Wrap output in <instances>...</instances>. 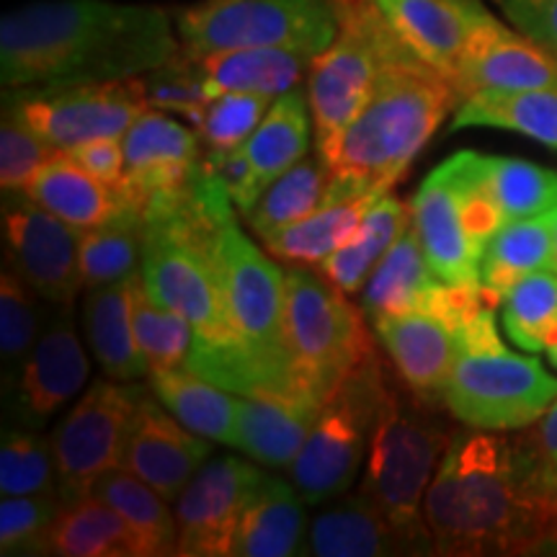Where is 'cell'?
I'll return each instance as SVG.
<instances>
[{
	"label": "cell",
	"instance_id": "obj_1",
	"mask_svg": "<svg viewBox=\"0 0 557 557\" xmlns=\"http://www.w3.org/2000/svg\"><path fill=\"white\" fill-rule=\"evenodd\" d=\"M423 511L436 555H557V493L524 436L451 434Z\"/></svg>",
	"mask_w": 557,
	"mask_h": 557
},
{
	"label": "cell",
	"instance_id": "obj_2",
	"mask_svg": "<svg viewBox=\"0 0 557 557\" xmlns=\"http://www.w3.org/2000/svg\"><path fill=\"white\" fill-rule=\"evenodd\" d=\"M178 32L156 5L47 0L5 13L0 24L3 88L122 81L178 52Z\"/></svg>",
	"mask_w": 557,
	"mask_h": 557
},
{
	"label": "cell",
	"instance_id": "obj_3",
	"mask_svg": "<svg viewBox=\"0 0 557 557\" xmlns=\"http://www.w3.org/2000/svg\"><path fill=\"white\" fill-rule=\"evenodd\" d=\"M459 103L447 75L418 54L393 60L372 94L323 160L331 169L329 194L382 197L406 176L418 152Z\"/></svg>",
	"mask_w": 557,
	"mask_h": 557
},
{
	"label": "cell",
	"instance_id": "obj_4",
	"mask_svg": "<svg viewBox=\"0 0 557 557\" xmlns=\"http://www.w3.org/2000/svg\"><path fill=\"white\" fill-rule=\"evenodd\" d=\"M459 357L442 403L468 429H532L557 403V377L529 354H513L498 333L496 305H485L459 331Z\"/></svg>",
	"mask_w": 557,
	"mask_h": 557
},
{
	"label": "cell",
	"instance_id": "obj_5",
	"mask_svg": "<svg viewBox=\"0 0 557 557\" xmlns=\"http://www.w3.org/2000/svg\"><path fill=\"white\" fill-rule=\"evenodd\" d=\"M449 438L423 400H406L387 382L359 493L393 521L413 555H436L423 504Z\"/></svg>",
	"mask_w": 557,
	"mask_h": 557
},
{
	"label": "cell",
	"instance_id": "obj_6",
	"mask_svg": "<svg viewBox=\"0 0 557 557\" xmlns=\"http://www.w3.org/2000/svg\"><path fill=\"white\" fill-rule=\"evenodd\" d=\"M336 39L315 54L308 75V99L320 158L329 156L364 107L382 70L413 52L382 16L374 0H336Z\"/></svg>",
	"mask_w": 557,
	"mask_h": 557
},
{
	"label": "cell",
	"instance_id": "obj_7",
	"mask_svg": "<svg viewBox=\"0 0 557 557\" xmlns=\"http://www.w3.org/2000/svg\"><path fill=\"white\" fill-rule=\"evenodd\" d=\"M423 253L451 287H480L485 243L504 225L480 181V152L459 150L429 173L410 201Z\"/></svg>",
	"mask_w": 557,
	"mask_h": 557
},
{
	"label": "cell",
	"instance_id": "obj_8",
	"mask_svg": "<svg viewBox=\"0 0 557 557\" xmlns=\"http://www.w3.org/2000/svg\"><path fill=\"white\" fill-rule=\"evenodd\" d=\"M220 284L233 336L289 398H315L299 380L287 344V271H282L235 218L222 222L218 238ZM320 400V398H318Z\"/></svg>",
	"mask_w": 557,
	"mask_h": 557
},
{
	"label": "cell",
	"instance_id": "obj_9",
	"mask_svg": "<svg viewBox=\"0 0 557 557\" xmlns=\"http://www.w3.org/2000/svg\"><path fill=\"white\" fill-rule=\"evenodd\" d=\"M385 389L387 372L380 354L372 351L323 403L308 442L289 465L292 485L305 504H325L354 485L372 442Z\"/></svg>",
	"mask_w": 557,
	"mask_h": 557
},
{
	"label": "cell",
	"instance_id": "obj_10",
	"mask_svg": "<svg viewBox=\"0 0 557 557\" xmlns=\"http://www.w3.org/2000/svg\"><path fill=\"white\" fill-rule=\"evenodd\" d=\"M364 310L329 278L302 267L287 269V344L299 380L320 400L377 351L369 341Z\"/></svg>",
	"mask_w": 557,
	"mask_h": 557
},
{
	"label": "cell",
	"instance_id": "obj_11",
	"mask_svg": "<svg viewBox=\"0 0 557 557\" xmlns=\"http://www.w3.org/2000/svg\"><path fill=\"white\" fill-rule=\"evenodd\" d=\"M186 52L292 47L320 54L338 34L336 0H199L176 16Z\"/></svg>",
	"mask_w": 557,
	"mask_h": 557
},
{
	"label": "cell",
	"instance_id": "obj_12",
	"mask_svg": "<svg viewBox=\"0 0 557 557\" xmlns=\"http://www.w3.org/2000/svg\"><path fill=\"white\" fill-rule=\"evenodd\" d=\"M148 109L143 78L45 83L5 88L3 114L58 150L99 137H122Z\"/></svg>",
	"mask_w": 557,
	"mask_h": 557
},
{
	"label": "cell",
	"instance_id": "obj_13",
	"mask_svg": "<svg viewBox=\"0 0 557 557\" xmlns=\"http://www.w3.org/2000/svg\"><path fill=\"white\" fill-rule=\"evenodd\" d=\"M150 387L137 382L96 380L75 408L52 431L62 506L94 493L96 480L122 468L135 416Z\"/></svg>",
	"mask_w": 557,
	"mask_h": 557
},
{
	"label": "cell",
	"instance_id": "obj_14",
	"mask_svg": "<svg viewBox=\"0 0 557 557\" xmlns=\"http://www.w3.org/2000/svg\"><path fill=\"white\" fill-rule=\"evenodd\" d=\"M5 261L34 295L73 308L83 287L81 233L24 191L3 194Z\"/></svg>",
	"mask_w": 557,
	"mask_h": 557
},
{
	"label": "cell",
	"instance_id": "obj_15",
	"mask_svg": "<svg viewBox=\"0 0 557 557\" xmlns=\"http://www.w3.org/2000/svg\"><path fill=\"white\" fill-rule=\"evenodd\" d=\"M256 465L233 455L201 465L176 500L181 557L230 555L243 511L267 478Z\"/></svg>",
	"mask_w": 557,
	"mask_h": 557
},
{
	"label": "cell",
	"instance_id": "obj_16",
	"mask_svg": "<svg viewBox=\"0 0 557 557\" xmlns=\"http://www.w3.org/2000/svg\"><path fill=\"white\" fill-rule=\"evenodd\" d=\"M67 310L62 308L60 318L39 333L37 346L11 389V418L16 426L39 431L86 387L90 364Z\"/></svg>",
	"mask_w": 557,
	"mask_h": 557
},
{
	"label": "cell",
	"instance_id": "obj_17",
	"mask_svg": "<svg viewBox=\"0 0 557 557\" xmlns=\"http://www.w3.org/2000/svg\"><path fill=\"white\" fill-rule=\"evenodd\" d=\"M150 393L145 395L135 416L122 468L143 478L165 500H178L189 480L212 455L214 442L186 429L163 403H156Z\"/></svg>",
	"mask_w": 557,
	"mask_h": 557
},
{
	"label": "cell",
	"instance_id": "obj_18",
	"mask_svg": "<svg viewBox=\"0 0 557 557\" xmlns=\"http://www.w3.org/2000/svg\"><path fill=\"white\" fill-rule=\"evenodd\" d=\"M395 372L413 398L442 403L451 367L459 357V325L436 312H395L372 323Z\"/></svg>",
	"mask_w": 557,
	"mask_h": 557
},
{
	"label": "cell",
	"instance_id": "obj_19",
	"mask_svg": "<svg viewBox=\"0 0 557 557\" xmlns=\"http://www.w3.org/2000/svg\"><path fill=\"white\" fill-rule=\"evenodd\" d=\"M459 101L480 90L557 88V60L537 41L508 29L496 16L472 34L451 75Z\"/></svg>",
	"mask_w": 557,
	"mask_h": 557
},
{
	"label": "cell",
	"instance_id": "obj_20",
	"mask_svg": "<svg viewBox=\"0 0 557 557\" xmlns=\"http://www.w3.org/2000/svg\"><path fill=\"white\" fill-rule=\"evenodd\" d=\"M124 191L143 209L156 194L181 189L197 173L199 137L184 124L165 116L160 109H145L122 135Z\"/></svg>",
	"mask_w": 557,
	"mask_h": 557
},
{
	"label": "cell",
	"instance_id": "obj_21",
	"mask_svg": "<svg viewBox=\"0 0 557 557\" xmlns=\"http://www.w3.org/2000/svg\"><path fill=\"white\" fill-rule=\"evenodd\" d=\"M398 37L451 81L472 34L493 16L480 0H374Z\"/></svg>",
	"mask_w": 557,
	"mask_h": 557
},
{
	"label": "cell",
	"instance_id": "obj_22",
	"mask_svg": "<svg viewBox=\"0 0 557 557\" xmlns=\"http://www.w3.org/2000/svg\"><path fill=\"white\" fill-rule=\"evenodd\" d=\"M323 408L318 398H243L235 403V444L243 455L267 468H289L308 442Z\"/></svg>",
	"mask_w": 557,
	"mask_h": 557
},
{
	"label": "cell",
	"instance_id": "obj_23",
	"mask_svg": "<svg viewBox=\"0 0 557 557\" xmlns=\"http://www.w3.org/2000/svg\"><path fill=\"white\" fill-rule=\"evenodd\" d=\"M24 194L78 233L107 225L139 207L124 189H114L90 176L81 163L67 156V150L54 152V158L41 165Z\"/></svg>",
	"mask_w": 557,
	"mask_h": 557
},
{
	"label": "cell",
	"instance_id": "obj_24",
	"mask_svg": "<svg viewBox=\"0 0 557 557\" xmlns=\"http://www.w3.org/2000/svg\"><path fill=\"white\" fill-rule=\"evenodd\" d=\"M310 99L299 88L276 96L263 122L240 145L248 163V189L240 212H248L263 191L310 150Z\"/></svg>",
	"mask_w": 557,
	"mask_h": 557
},
{
	"label": "cell",
	"instance_id": "obj_25",
	"mask_svg": "<svg viewBox=\"0 0 557 557\" xmlns=\"http://www.w3.org/2000/svg\"><path fill=\"white\" fill-rule=\"evenodd\" d=\"M302 555L380 557L413 555L408 542L367 496H344L323 508L308 527Z\"/></svg>",
	"mask_w": 557,
	"mask_h": 557
},
{
	"label": "cell",
	"instance_id": "obj_26",
	"mask_svg": "<svg viewBox=\"0 0 557 557\" xmlns=\"http://www.w3.org/2000/svg\"><path fill=\"white\" fill-rule=\"evenodd\" d=\"M442 278L423 253L413 222L393 243L361 289V310L369 323L395 312H423L442 289Z\"/></svg>",
	"mask_w": 557,
	"mask_h": 557
},
{
	"label": "cell",
	"instance_id": "obj_27",
	"mask_svg": "<svg viewBox=\"0 0 557 557\" xmlns=\"http://www.w3.org/2000/svg\"><path fill=\"white\" fill-rule=\"evenodd\" d=\"M305 500L295 485L284 480L263 478L250 496L246 511L235 529L230 555L238 557H289L302 555Z\"/></svg>",
	"mask_w": 557,
	"mask_h": 557
},
{
	"label": "cell",
	"instance_id": "obj_28",
	"mask_svg": "<svg viewBox=\"0 0 557 557\" xmlns=\"http://www.w3.org/2000/svg\"><path fill=\"white\" fill-rule=\"evenodd\" d=\"M555 209L537 218L506 222L485 243L480 289L496 308L521 278L534 271L555 269Z\"/></svg>",
	"mask_w": 557,
	"mask_h": 557
},
{
	"label": "cell",
	"instance_id": "obj_29",
	"mask_svg": "<svg viewBox=\"0 0 557 557\" xmlns=\"http://www.w3.org/2000/svg\"><path fill=\"white\" fill-rule=\"evenodd\" d=\"M129 278L88 289L83 299V329L94 359L107 377L120 382H137L150 374L132 325Z\"/></svg>",
	"mask_w": 557,
	"mask_h": 557
},
{
	"label": "cell",
	"instance_id": "obj_30",
	"mask_svg": "<svg viewBox=\"0 0 557 557\" xmlns=\"http://www.w3.org/2000/svg\"><path fill=\"white\" fill-rule=\"evenodd\" d=\"M199 60L214 96L225 90H246L276 99L308 78L315 54L292 47H248L212 52Z\"/></svg>",
	"mask_w": 557,
	"mask_h": 557
},
{
	"label": "cell",
	"instance_id": "obj_31",
	"mask_svg": "<svg viewBox=\"0 0 557 557\" xmlns=\"http://www.w3.org/2000/svg\"><path fill=\"white\" fill-rule=\"evenodd\" d=\"M493 127L519 132L557 150V88L480 90L457 103L449 132Z\"/></svg>",
	"mask_w": 557,
	"mask_h": 557
},
{
	"label": "cell",
	"instance_id": "obj_32",
	"mask_svg": "<svg viewBox=\"0 0 557 557\" xmlns=\"http://www.w3.org/2000/svg\"><path fill=\"white\" fill-rule=\"evenodd\" d=\"M50 555L152 557L150 547L127 524V519L96 496L60 508L50 532Z\"/></svg>",
	"mask_w": 557,
	"mask_h": 557
},
{
	"label": "cell",
	"instance_id": "obj_33",
	"mask_svg": "<svg viewBox=\"0 0 557 557\" xmlns=\"http://www.w3.org/2000/svg\"><path fill=\"white\" fill-rule=\"evenodd\" d=\"M410 225V207L403 205L393 194H382L372 207L367 209L361 225L344 246L333 250L323 263H318L323 276L336 284L341 292L354 295L364 289L369 274L377 267L382 256L393 248V243L406 233Z\"/></svg>",
	"mask_w": 557,
	"mask_h": 557
},
{
	"label": "cell",
	"instance_id": "obj_34",
	"mask_svg": "<svg viewBox=\"0 0 557 557\" xmlns=\"http://www.w3.org/2000/svg\"><path fill=\"white\" fill-rule=\"evenodd\" d=\"M380 197H336L325 191V201L305 220L287 225L263 238V246L276 259L292 263H323L333 250L351 238L367 209Z\"/></svg>",
	"mask_w": 557,
	"mask_h": 557
},
{
	"label": "cell",
	"instance_id": "obj_35",
	"mask_svg": "<svg viewBox=\"0 0 557 557\" xmlns=\"http://www.w3.org/2000/svg\"><path fill=\"white\" fill-rule=\"evenodd\" d=\"M152 395L194 434L214 444H235V403L225 389L186 367L150 374Z\"/></svg>",
	"mask_w": 557,
	"mask_h": 557
},
{
	"label": "cell",
	"instance_id": "obj_36",
	"mask_svg": "<svg viewBox=\"0 0 557 557\" xmlns=\"http://www.w3.org/2000/svg\"><path fill=\"white\" fill-rule=\"evenodd\" d=\"M90 496L107 500L114 511H120L127 524L145 540L152 557L178 555V524L169 508L171 500H165L156 487H150L135 472L127 468L109 470L107 475L96 480Z\"/></svg>",
	"mask_w": 557,
	"mask_h": 557
},
{
	"label": "cell",
	"instance_id": "obj_37",
	"mask_svg": "<svg viewBox=\"0 0 557 557\" xmlns=\"http://www.w3.org/2000/svg\"><path fill=\"white\" fill-rule=\"evenodd\" d=\"M480 181L504 225L557 207V171L532 160L480 156Z\"/></svg>",
	"mask_w": 557,
	"mask_h": 557
},
{
	"label": "cell",
	"instance_id": "obj_38",
	"mask_svg": "<svg viewBox=\"0 0 557 557\" xmlns=\"http://www.w3.org/2000/svg\"><path fill=\"white\" fill-rule=\"evenodd\" d=\"M331 169L323 158L305 156L297 165L278 176L274 184L263 191V197L256 201L248 212H243L248 227L263 240L276 230L295 225L325 201L329 191Z\"/></svg>",
	"mask_w": 557,
	"mask_h": 557
},
{
	"label": "cell",
	"instance_id": "obj_39",
	"mask_svg": "<svg viewBox=\"0 0 557 557\" xmlns=\"http://www.w3.org/2000/svg\"><path fill=\"white\" fill-rule=\"evenodd\" d=\"M143 240L145 214L139 207L107 225L81 233L83 287H103L137 274V267L143 263Z\"/></svg>",
	"mask_w": 557,
	"mask_h": 557
},
{
	"label": "cell",
	"instance_id": "obj_40",
	"mask_svg": "<svg viewBox=\"0 0 557 557\" xmlns=\"http://www.w3.org/2000/svg\"><path fill=\"white\" fill-rule=\"evenodd\" d=\"M129 308L139 351L148 361L150 374L184 367L194 346V325L181 312L152 299L139 271L129 278Z\"/></svg>",
	"mask_w": 557,
	"mask_h": 557
},
{
	"label": "cell",
	"instance_id": "obj_41",
	"mask_svg": "<svg viewBox=\"0 0 557 557\" xmlns=\"http://www.w3.org/2000/svg\"><path fill=\"white\" fill-rule=\"evenodd\" d=\"M557 323V269L534 271L500 299V325L521 351H545V336Z\"/></svg>",
	"mask_w": 557,
	"mask_h": 557
},
{
	"label": "cell",
	"instance_id": "obj_42",
	"mask_svg": "<svg viewBox=\"0 0 557 557\" xmlns=\"http://www.w3.org/2000/svg\"><path fill=\"white\" fill-rule=\"evenodd\" d=\"M39 341V310L32 287L16 271L0 274V361H3V389L11 393L21 369Z\"/></svg>",
	"mask_w": 557,
	"mask_h": 557
},
{
	"label": "cell",
	"instance_id": "obj_43",
	"mask_svg": "<svg viewBox=\"0 0 557 557\" xmlns=\"http://www.w3.org/2000/svg\"><path fill=\"white\" fill-rule=\"evenodd\" d=\"M0 491L3 496L58 493V465H54L52 442L39 436L37 429L13 426L3 431Z\"/></svg>",
	"mask_w": 557,
	"mask_h": 557
},
{
	"label": "cell",
	"instance_id": "obj_44",
	"mask_svg": "<svg viewBox=\"0 0 557 557\" xmlns=\"http://www.w3.org/2000/svg\"><path fill=\"white\" fill-rule=\"evenodd\" d=\"M148 109L173 111V114L186 116L191 124L199 120L201 109L209 99H214V90L209 86L205 67L197 54L186 52L178 47L169 62L139 75Z\"/></svg>",
	"mask_w": 557,
	"mask_h": 557
},
{
	"label": "cell",
	"instance_id": "obj_45",
	"mask_svg": "<svg viewBox=\"0 0 557 557\" xmlns=\"http://www.w3.org/2000/svg\"><path fill=\"white\" fill-rule=\"evenodd\" d=\"M62 500L58 493L3 496L0 504V555H50V532Z\"/></svg>",
	"mask_w": 557,
	"mask_h": 557
},
{
	"label": "cell",
	"instance_id": "obj_46",
	"mask_svg": "<svg viewBox=\"0 0 557 557\" xmlns=\"http://www.w3.org/2000/svg\"><path fill=\"white\" fill-rule=\"evenodd\" d=\"M274 99L263 94H246V90H225L207 101L199 120L194 122L197 135L207 148L230 150L240 148L263 122Z\"/></svg>",
	"mask_w": 557,
	"mask_h": 557
},
{
	"label": "cell",
	"instance_id": "obj_47",
	"mask_svg": "<svg viewBox=\"0 0 557 557\" xmlns=\"http://www.w3.org/2000/svg\"><path fill=\"white\" fill-rule=\"evenodd\" d=\"M58 148L45 143L24 124L3 114L0 124V186L3 194H18L29 189L34 176L41 171L47 160L54 158Z\"/></svg>",
	"mask_w": 557,
	"mask_h": 557
},
{
	"label": "cell",
	"instance_id": "obj_48",
	"mask_svg": "<svg viewBox=\"0 0 557 557\" xmlns=\"http://www.w3.org/2000/svg\"><path fill=\"white\" fill-rule=\"evenodd\" d=\"M511 26L557 60V0H496Z\"/></svg>",
	"mask_w": 557,
	"mask_h": 557
},
{
	"label": "cell",
	"instance_id": "obj_49",
	"mask_svg": "<svg viewBox=\"0 0 557 557\" xmlns=\"http://www.w3.org/2000/svg\"><path fill=\"white\" fill-rule=\"evenodd\" d=\"M67 156L81 163L90 176H96L103 184L124 189V173H127V160H124L122 137H99L88 143L75 145L67 150Z\"/></svg>",
	"mask_w": 557,
	"mask_h": 557
},
{
	"label": "cell",
	"instance_id": "obj_50",
	"mask_svg": "<svg viewBox=\"0 0 557 557\" xmlns=\"http://www.w3.org/2000/svg\"><path fill=\"white\" fill-rule=\"evenodd\" d=\"M547 487L557 493V403L524 434Z\"/></svg>",
	"mask_w": 557,
	"mask_h": 557
},
{
	"label": "cell",
	"instance_id": "obj_51",
	"mask_svg": "<svg viewBox=\"0 0 557 557\" xmlns=\"http://www.w3.org/2000/svg\"><path fill=\"white\" fill-rule=\"evenodd\" d=\"M545 354H547V361L557 369V323L549 329V333L545 336Z\"/></svg>",
	"mask_w": 557,
	"mask_h": 557
},
{
	"label": "cell",
	"instance_id": "obj_52",
	"mask_svg": "<svg viewBox=\"0 0 557 557\" xmlns=\"http://www.w3.org/2000/svg\"><path fill=\"white\" fill-rule=\"evenodd\" d=\"M555 269H557V209H555Z\"/></svg>",
	"mask_w": 557,
	"mask_h": 557
}]
</instances>
